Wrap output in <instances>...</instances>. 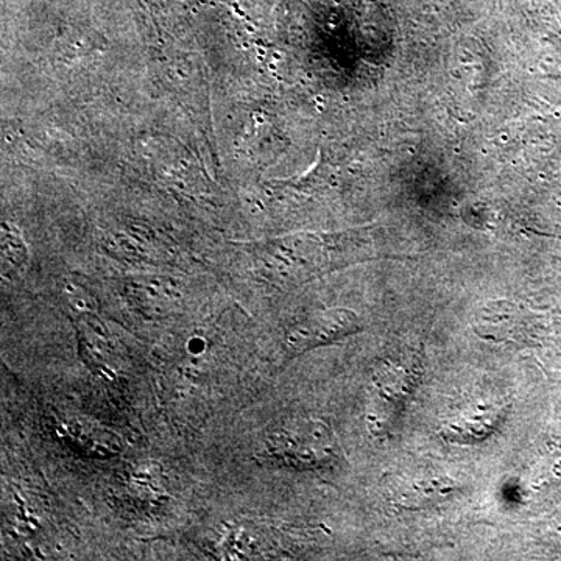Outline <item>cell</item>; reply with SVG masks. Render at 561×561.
Listing matches in <instances>:
<instances>
[{
    "label": "cell",
    "instance_id": "1",
    "mask_svg": "<svg viewBox=\"0 0 561 561\" xmlns=\"http://www.w3.org/2000/svg\"><path fill=\"white\" fill-rule=\"evenodd\" d=\"M423 356L419 348L400 346L379 359L371 376L367 421L373 434L383 435L400 420L419 387Z\"/></svg>",
    "mask_w": 561,
    "mask_h": 561
},
{
    "label": "cell",
    "instance_id": "2",
    "mask_svg": "<svg viewBox=\"0 0 561 561\" xmlns=\"http://www.w3.org/2000/svg\"><path fill=\"white\" fill-rule=\"evenodd\" d=\"M264 453L280 467L294 470H323L341 457L334 432L324 421L297 416L268 432Z\"/></svg>",
    "mask_w": 561,
    "mask_h": 561
},
{
    "label": "cell",
    "instance_id": "3",
    "mask_svg": "<svg viewBox=\"0 0 561 561\" xmlns=\"http://www.w3.org/2000/svg\"><path fill=\"white\" fill-rule=\"evenodd\" d=\"M362 330L359 316L350 309H323L295 321L284 335V346L291 356L331 345Z\"/></svg>",
    "mask_w": 561,
    "mask_h": 561
},
{
    "label": "cell",
    "instance_id": "4",
    "mask_svg": "<svg viewBox=\"0 0 561 561\" xmlns=\"http://www.w3.org/2000/svg\"><path fill=\"white\" fill-rule=\"evenodd\" d=\"M457 482L435 471H412L397 474L387 482V497L394 507L421 511L448 501L456 494Z\"/></svg>",
    "mask_w": 561,
    "mask_h": 561
},
{
    "label": "cell",
    "instance_id": "5",
    "mask_svg": "<svg viewBox=\"0 0 561 561\" xmlns=\"http://www.w3.org/2000/svg\"><path fill=\"white\" fill-rule=\"evenodd\" d=\"M504 415L505 408L497 402H471L443 423L442 437L459 443L481 442L493 434Z\"/></svg>",
    "mask_w": 561,
    "mask_h": 561
},
{
    "label": "cell",
    "instance_id": "6",
    "mask_svg": "<svg viewBox=\"0 0 561 561\" xmlns=\"http://www.w3.org/2000/svg\"><path fill=\"white\" fill-rule=\"evenodd\" d=\"M58 434L72 448L94 457H111L122 451V440L113 432L83 419H69L58 424Z\"/></svg>",
    "mask_w": 561,
    "mask_h": 561
},
{
    "label": "cell",
    "instance_id": "7",
    "mask_svg": "<svg viewBox=\"0 0 561 561\" xmlns=\"http://www.w3.org/2000/svg\"><path fill=\"white\" fill-rule=\"evenodd\" d=\"M524 316L511 301H497L476 317L479 337L485 341L511 342L522 337Z\"/></svg>",
    "mask_w": 561,
    "mask_h": 561
},
{
    "label": "cell",
    "instance_id": "8",
    "mask_svg": "<svg viewBox=\"0 0 561 561\" xmlns=\"http://www.w3.org/2000/svg\"><path fill=\"white\" fill-rule=\"evenodd\" d=\"M31 253L22 232L9 221L2 224V276L3 278H20L27 268Z\"/></svg>",
    "mask_w": 561,
    "mask_h": 561
}]
</instances>
